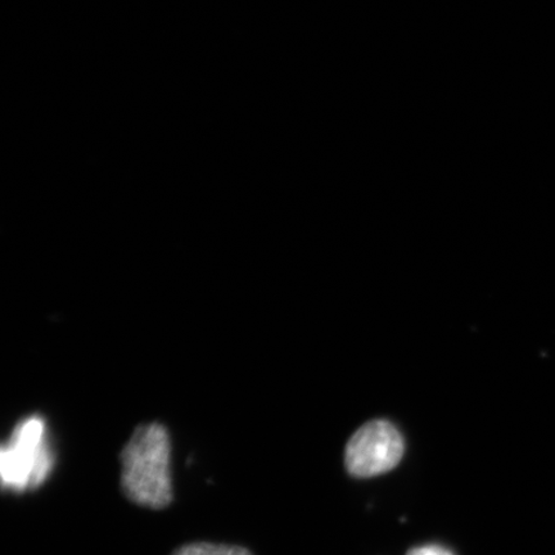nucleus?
I'll list each match as a JSON object with an SVG mask.
<instances>
[{"label":"nucleus","mask_w":555,"mask_h":555,"mask_svg":"<svg viewBox=\"0 0 555 555\" xmlns=\"http://www.w3.org/2000/svg\"><path fill=\"white\" fill-rule=\"evenodd\" d=\"M54 457L43 416L30 415L17 423L0 451L4 490L23 494L40 488L52 474Z\"/></svg>","instance_id":"nucleus-2"},{"label":"nucleus","mask_w":555,"mask_h":555,"mask_svg":"<svg viewBox=\"0 0 555 555\" xmlns=\"http://www.w3.org/2000/svg\"><path fill=\"white\" fill-rule=\"evenodd\" d=\"M171 555H253V553L238 545L192 543L180 546Z\"/></svg>","instance_id":"nucleus-4"},{"label":"nucleus","mask_w":555,"mask_h":555,"mask_svg":"<svg viewBox=\"0 0 555 555\" xmlns=\"http://www.w3.org/2000/svg\"><path fill=\"white\" fill-rule=\"evenodd\" d=\"M404 450V439L392 423L367 422L347 443L346 468L359 478L384 475L398 466Z\"/></svg>","instance_id":"nucleus-3"},{"label":"nucleus","mask_w":555,"mask_h":555,"mask_svg":"<svg viewBox=\"0 0 555 555\" xmlns=\"http://www.w3.org/2000/svg\"><path fill=\"white\" fill-rule=\"evenodd\" d=\"M408 555H454L441 545H423L414 547Z\"/></svg>","instance_id":"nucleus-5"},{"label":"nucleus","mask_w":555,"mask_h":555,"mask_svg":"<svg viewBox=\"0 0 555 555\" xmlns=\"http://www.w3.org/2000/svg\"><path fill=\"white\" fill-rule=\"evenodd\" d=\"M121 489L129 502L149 509L172 503L171 440L162 423L139 426L120 455Z\"/></svg>","instance_id":"nucleus-1"}]
</instances>
